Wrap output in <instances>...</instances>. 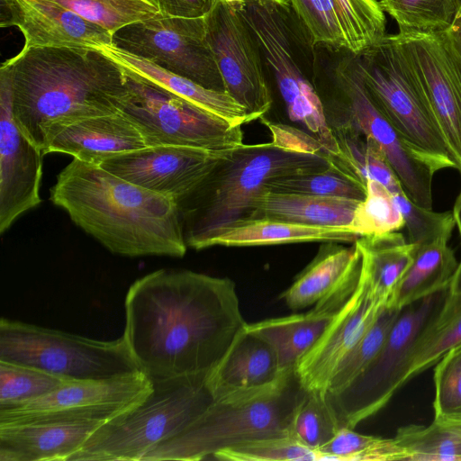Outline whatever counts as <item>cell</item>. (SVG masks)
I'll use <instances>...</instances> for the list:
<instances>
[{"mask_svg": "<svg viewBox=\"0 0 461 461\" xmlns=\"http://www.w3.org/2000/svg\"><path fill=\"white\" fill-rule=\"evenodd\" d=\"M340 428L327 394L305 390L292 417L289 435L319 452Z\"/></svg>", "mask_w": 461, "mask_h": 461, "instance_id": "e575fe53", "label": "cell"}, {"mask_svg": "<svg viewBox=\"0 0 461 461\" xmlns=\"http://www.w3.org/2000/svg\"><path fill=\"white\" fill-rule=\"evenodd\" d=\"M230 151L172 145L146 147L110 157L98 166L179 203L205 181Z\"/></svg>", "mask_w": 461, "mask_h": 461, "instance_id": "9a60e30c", "label": "cell"}, {"mask_svg": "<svg viewBox=\"0 0 461 461\" xmlns=\"http://www.w3.org/2000/svg\"><path fill=\"white\" fill-rule=\"evenodd\" d=\"M448 290L452 293H461V260L458 263L457 270L451 281Z\"/></svg>", "mask_w": 461, "mask_h": 461, "instance_id": "f907efd6", "label": "cell"}, {"mask_svg": "<svg viewBox=\"0 0 461 461\" xmlns=\"http://www.w3.org/2000/svg\"><path fill=\"white\" fill-rule=\"evenodd\" d=\"M4 64L14 121L42 152L59 129L120 112L130 93L123 68L98 48L23 47Z\"/></svg>", "mask_w": 461, "mask_h": 461, "instance_id": "7a4b0ae2", "label": "cell"}, {"mask_svg": "<svg viewBox=\"0 0 461 461\" xmlns=\"http://www.w3.org/2000/svg\"><path fill=\"white\" fill-rule=\"evenodd\" d=\"M123 337L150 380L209 375L246 321L235 283L185 269H159L129 287Z\"/></svg>", "mask_w": 461, "mask_h": 461, "instance_id": "6da1fadb", "label": "cell"}, {"mask_svg": "<svg viewBox=\"0 0 461 461\" xmlns=\"http://www.w3.org/2000/svg\"><path fill=\"white\" fill-rule=\"evenodd\" d=\"M146 147L139 130L118 112L82 119L59 129L47 140L43 153H65L99 165L110 157Z\"/></svg>", "mask_w": 461, "mask_h": 461, "instance_id": "603a6c76", "label": "cell"}, {"mask_svg": "<svg viewBox=\"0 0 461 461\" xmlns=\"http://www.w3.org/2000/svg\"><path fill=\"white\" fill-rule=\"evenodd\" d=\"M330 156L287 150L272 141L230 150L178 203L186 245L198 249L216 231L247 219L252 202L273 179L325 169Z\"/></svg>", "mask_w": 461, "mask_h": 461, "instance_id": "277c9868", "label": "cell"}, {"mask_svg": "<svg viewBox=\"0 0 461 461\" xmlns=\"http://www.w3.org/2000/svg\"><path fill=\"white\" fill-rule=\"evenodd\" d=\"M348 228L319 227L271 219H244L205 239L198 249L212 246L246 247L303 242H355Z\"/></svg>", "mask_w": 461, "mask_h": 461, "instance_id": "484cf974", "label": "cell"}, {"mask_svg": "<svg viewBox=\"0 0 461 461\" xmlns=\"http://www.w3.org/2000/svg\"><path fill=\"white\" fill-rule=\"evenodd\" d=\"M230 5H232L233 7L235 8H240L245 2L246 0H221Z\"/></svg>", "mask_w": 461, "mask_h": 461, "instance_id": "f5cc1de1", "label": "cell"}, {"mask_svg": "<svg viewBox=\"0 0 461 461\" xmlns=\"http://www.w3.org/2000/svg\"><path fill=\"white\" fill-rule=\"evenodd\" d=\"M435 420V419H434ZM440 420L455 430H456L459 434H461V418L456 419H448V420Z\"/></svg>", "mask_w": 461, "mask_h": 461, "instance_id": "816d5d0a", "label": "cell"}, {"mask_svg": "<svg viewBox=\"0 0 461 461\" xmlns=\"http://www.w3.org/2000/svg\"><path fill=\"white\" fill-rule=\"evenodd\" d=\"M44 154L19 128L12 110V80L5 64L0 68V233L36 206Z\"/></svg>", "mask_w": 461, "mask_h": 461, "instance_id": "2e32d148", "label": "cell"}, {"mask_svg": "<svg viewBox=\"0 0 461 461\" xmlns=\"http://www.w3.org/2000/svg\"><path fill=\"white\" fill-rule=\"evenodd\" d=\"M458 263L447 241L416 245L411 262L387 307L402 310L428 296L447 290Z\"/></svg>", "mask_w": 461, "mask_h": 461, "instance_id": "83f0119b", "label": "cell"}, {"mask_svg": "<svg viewBox=\"0 0 461 461\" xmlns=\"http://www.w3.org/2000/svg\"><path fill=\"white\" fill-rule=\"evenodd\" d=\"M366 198L357 205L349 229L358 236L399 231L404 228L393 194L381 183L368 179Z\"/></svg>", "mask_w": 461, "mask_h": 461, "instance_id": "60d3db41", "label": "cell"}, {"mask_svg": "<svg viewBox=\"0 0 461 461\" xmlns=\"http://www.w3.org/2000/svg\"><path fill=\"white\" fill-rule=\"evenodd\" d=\"M411 64L461 175V80L438 33L399 32Z\"/></svg>", "mask_w": 461, "mask_h": 461, "instance_id": "e0dca14e", "label": "cell"}, {"mask_svg": "<svg viewBox=\"0 0 461 461\" xmlns=\"http://www.w3.org/2000/svg\"><path fill=\"white\" fill-rule=\"evenodd\" d=\"M362 201L264 191L252 202L247 219L348 228Z\"/></svg>", "mask_w": 461, "mask_h": 461, "instance_id": "4316f807", "label": "cell"}, {"mask_svg": "<svg viewBox=\"0 0 461 461\" xmlns=\"http://www.w3.org/2000/svg\"><path fill=\"white\" fill-rule=\"evenodd\" d=\"M113 35L120 29L155 17L152 0H54Z\"/></svg>", "mask_w": 461, "mask_h": 461, "instance_id": "d590c367", "label": "cell"}, {"mask_svg": "<svg viewBox=\"0 0 461 461\" xmlns=\"http://www.w3.org/2000/svg\"><path fill=\"white\" fill-rule=\"evenodd\" d=\"M304 393L294 370L267 386L215 397L199 417L142 461L203 460L245 442L290 436L292 417Z\"/></svg>", "mask_w": 461, "mask_h": 461, "instance_id": "5b68a950", "label": "cell"}, {"mask_svg": "<svg viewBox=\"0 0 461 461\" xmlns=\"http://www.w3.org/2000/svg\"><path fill=\"white\" fill-rule=\"evenodd\" d=\"M213 458L226 461H299L323 460V456L291 436H282L245 442L219 451Z\"/></svg>", "mask_w": 461, "mask_h": 461, "instance_id": "b9f144b4", "label": "cell"}, {"mask_svg": "<svg viewBox=\"0 0 461 461\" xmlns=\"http://www.w3.org/2000/svg\"><path fill=\"white\" fill-rule=\"evenodd\" d=\"M0 361L39 368L73 381L141 372L123 337L101 340L2 317Z\"/></svg>", "mask_w": 461, "mask_h": 461, "instance_id": "ba28073f", "label": "cell"}, {"mask_svg": "<svg viewBox=\"0 0 461 461\" xmlns=\"http://www.w3.org/2000/svg\"><path fill=\"white\" fill-rule=\"evenodd\" d=\"M99 49L123 69L193 103L232 125L242 126L252 122L245 108L227 92L206 88L113 45Z\"/></svg>", "mask_w": 461, "mask_h": 461, "instance_id": "d4e9b609", "label": "cell"}, {"mask_svg": "<svg viewBox=\"0 0 461 461\" xmlns=\"http://www.w3.org/2000/svg\"><path fill=\"white\" fill-rule=\"evenodd\" d=\"M337 243L321 246L313 260L281 294L287 307L301 310L314 305L346 275L358 250L355 245L347 248Z\"/></svg>", "mask_w": 461, "mask_h": 461, "instance_id": "f546056e", "label": "cell"}, {"mask_svg": "<svg viewBox=\"0 0 461 461\" xmlns=\"http://www.w3.org/2000/svg\"><path fill=\"white\" fill-rule=\"evenodd\" d=\"M361 263L359 251L342 279L312 310L246 323L248 331L263 339L273 348L281 373L295 369L298 361L317 342L350 297L358 283Z\"/></svg>", "mask_w": 461, "mask_h": 461, "instance_id": "d6986e66", "label": "cell"}, {"mask_svg": "<svg viewBox=\"0 0 461 461\" xmlns=\"http://www.w3.org/2000/svg\"><path fill=\"white\" fill-rule=\"evenodd\" d=\"M123 70L130 93L120 113L139 130L147 147L185 146L221 152L243 144L241 126Z\"/></svg>", "mask_w": 461, "mask_h": 461, "instance_id": "30bf717a", "label": "cell"}, {"mask_svg": "<svg viewBox=\"0 0 461 461\" xmlns=\"http://www.w3.org/2000/svg\"><path fill=\"white\" fill-rule=\"evenodd\" d=\"M331 130L339 149L338 156L330 155L331 164L365 185L372 179L384 185L392 194L403 191L386 157L373 140L348 128L332 127Z\"/></svg>", "mask_w": 461, "mask_h": 461, "instance_id": "4dcf8cb0", "label": "cell"}, {"mask_svg": "<svg viewBox=\"0 0 461 461\" xmlns=\"http://www.w3.org/2000/svg\"><path fill=\"white\" fill-rule=\"evenodd\" d=\"M385 307L375 298L360 271L358 283L350 297L295 366L296 375L304 390L327 394L342 360Z\"/></svg>", "mask_w": 461, "mask_h": 461, "instance_id": "ac0fdd59", "label": "cell"}, {"mask_svg": "<svg viewBox=\"0 0 461 461\" xmlns=\"http://www.w3.org/2000/svg\"><path fill=\"white\" fill-rule=\"evenodd\" d=\"M399 32L441 33L452 23L459 0H379Z\"/></svg>", "mask_w": 461, "mask_h": 461, "instance_id": "8d00e7d4", "label": "cell"}, {"mask_svg": "<svg viewBox=\"0 0 461 461\" xmlns=\"http://www.w3.org/2000/svg\"><path fill=\"white\" fill-rule=\"evenodd\" d=\"M448 289L405 307L370 365L342 391L327 398L340 427L354 429L377 413L406 383L420 335L442 305Z\"/></svg>", "mask_w": 461, "mask_h": 461, "instance_id": "8fae6325", "label": "cell"}, {"mask_svg": "<svg viewBox=\"0 0 461 461\" xmlns=\"http://www.w3.org/2000/svg\"><path fill=\"white\" fill-rule=\"evenodd\" d=\"M0 26H16L23 47L101 48L113 35L54 0H0Z\"/></svg>", "mask_w": 461, "mask_h": 461, "instance_id": "ffe728a7", "label": "cell"}, {"mask_svg": "<svg viewBox=\"0 0 461 461\" xmlns=\"http://www.w3.org/2000/svg\"><path fill=\"white\" fill-rule=\"evenodd\" d=\"M73 381L46 371L0 361V411L40 398Z\"/></svg>", "mask_w": 461, "mask_h": 461, "instance_id": "f35d334b", "label": "cell"}, {"mask_svg": "<svg viewBox=\"0 0 461 461\" xmlns=\"http://www.w3.org/2000/svg\"><path fill=\"white\" fill-rule=\"evenodd\" d=\"M452 212H453L456 227L458 230V234H459V237L461 240V190H460L459 194L456 197Z\"/></svg>", "mask_w": 461, "mask_h": 461, "instance_id": "681fc988", "label": "cell"}, {"mask_svg": "<svg viewBox=\"0 0 461 461\" xmlns=\"http://www.w3.org/2000/svg\"><path fill=\"white\" fill-rule=\"evenodd\" d=\"M434 368V419L461 418V344L447 351Z\"/></svg>", "mask_w": 461, "mask_h": 461, "instance_id": "ee69618b", "label": "cell"}, {"mask_svg": "<svg viewBox=\"0 0 461 461\" xmlns=\"http://www.w3.org/2000/svg\"><path fill=\"white\" fill-rule=\"evenodd\" d=\"M209 375L155 380L137 404L103 423L69 461H142L211 404Z\"/></svg>", "mask_w": 461, "mask_h": 461, "instance_id": "8992f818", "label": "cell"}, {"mask_svg": "<svg viewBox=\"0 0 461 461\" xmlns=\"http://www.w3.org/2000/svg\"><path fill=\"white\" fill-rule=\"evenodd\" d=\"M262 122L272 134V142L276 146L292 151L330 156L323 145L312 134L298 128L262 118Z\"/></svg>", "mask_w": 461, "mask_h": 461, "instance_id": "f6af8a7d", "label": "cell"}, {"mask_svg": "<svg viewBox=\"0 0 461 461\" xmlns=\"http://www.w3.org/2000/svg\"><path fill=\"white\" fill-rule=\"evenodd\" d=\"M151 388L152 382L142 372L69 381L40 398L0 411V426L32 420H108L137 404Z\"/></svg>", "mask_w": 461, "mask_h": 461, "instance_id": "4fadbf2b", "label": "cell"}, {"mask_svg": "<svg viewBox=\"0 0 461 461\" xmlns=\"http://www.w3.org/2000/svg\"><path fill=\"white\" fill-rule=\"evenodd\" d=\"M333 83L334 96L323 104L330 128H348L373 140L386 157L409 199L432 209V179L438 169L403 140L375 105L356 56L349 54L337 64Z\"/></svg>", "mask_w": 461, "mask_h": 461, "instance_id": "9c48e42d", "label": "cell"}, {"mask_svg": "<svg viewBox=\"0 0 461 461\" xmlns=\"http://www.w3.org/2000/svg\"><path fill=\"white\" fill-rule=\"evenodd\" d=\"M461 344V293L447 294L437 314L422 330L413 348L406 382L435 365Z\"/></svg>", "mask_w": 461, "mask_h": 461, "instance_id": "1f68e13d", "label": "cell"}, {"mask_svg": "<svg viewBox=\"0 0 461 461\" xmlns=\"http://www.w3.org/2000/svg\"><path fill=\"white\" fill-rule=\"evenodd\" d=\"M405 453V460L461 461V434L433 420L428 425H407L393 437Z\"/></svg>", "mask_w": 461, "mask_h": 461, "instance_id": "d6a6232c", "label": "cell"}, {"mask_svg": "<svg viewBox=\"0 0 461 461\" xmlns=\"http://www.w3.org/2000/svg\"><path fill=\"white\" fill-rule=\"evenodd\" d=\"M312 42L359 56L385 36L376 0H310L301 20Z\"/></svg>", "mask_w": 461, "mask_h": 461, "instance_id": "44dd1931", "label": "cell"}, {"mask_svg": "<svg viewBox=\"0 0 461 461\" xmlns=\"http://www.w3.org/2000/svg\"><path fill=\"white\" fill-rule=\"evenodd\" d=\"M455 67L461 80V0L451 25L443 32L438 33Z\"/></svg>", "mask_w": 461, "mask_h": 461, "instance_id": "7dc6e473", "label": "cell"}, {"mask_svg": "<svg viewBox=\"0 0 461 461\" xmlns=\"http://www.w3.org/2000/svg\"><path fill=\"white\" fill-rule=\"evenodd\" d=\"M375 105L403 140L440 170L456 168L424 89L396 34L356 56Z\"/></svg>", "mask_w": 461, "mask_h": 461, "instance_id": "52a82bcc", "label": "cell"}, {"mask_svg": "<svg viewBox=\"0 0 461 461\" xmlns=\"http://www.w3.org/2000/svg\"><path fill=\"white\" fill-rule=\"evenodd\" d=\"M204 21L206 39L225 91L245 108L252 121L262 118L273 100L260 48L248 23L237 8L221 0Z\"/></svg>", "mask_w": 461, "mask_h": 461, "instance_id": "5bb4252c", "label": "cell"}, {"mask_svg": "<svg viewBox=\"0 0 461 461\" xmlns=\"http://www.w3.org/2000/svg\"><path fill=\"white\" fill-rule=\"evenodd\" d=\"M284 374L273 348L244 326L209 374L207 385L215 398L267 386Z\"/></svg>", "mask_w": 461, "mask_h": 461, "instance_id": "cb8c5ba5", "label": "cell"}, {"mask_svg": "<svg viewBox=\"0 0 461 461\" xmlns=\"http://www.w3.org/2000/svg\"><path fill=\"white\" fill-rule=\"evenodd\" d=\"M402 311L390 307L382 310L372 326L339 366L330 381L328 394L342 391L365 371L380 351Z\"/></svg>", "mask_w": 461, "mask_h": 461, "instance_id": "74e56055", "label": "cell"}, {"mask_svg": "<svg viewBox=\"0 0 461 461\" xmlns=\"http://www.w3.org/2000/svg\"><path fill=\"white\" fill-rule=\"evenodd\" d=\"M264 191L363 201L366 186L338 167L270 181Z\"/></svg>", "mask_w": 461, "mask_h": 461, "instance_id": "836d02e7", "label": "cell"}, {"mask_svg": "<svg viewBox=\"0 0 461 461\" xmlns=\"http://www.w3.org/2000/svg\"><path fill=\"white\" fill-rule=\"evenodd\" d=\"M113 45L206 88L226 92L206 39L204 17L158 14L117 31Z\"/></svg>", "mask_w": 461, "mask_h": 461, "instance_id": "7c38bea8", "label": "cell"}, {"mask_svg": "<svg viewBox=\"0 0 461 461\" xmlns=\"http://www.w3.org/2000/svg\"><path fill=\"white\" fill-rule=\"evenodd\" d=\"M402 212L407 240L421 245L449 240L456 226L453 212H438L413 203L405 193L393 194Z\"/></svg>", "mask_w": 461, "mask_h": 461, "instance_id": "7bdbcfd3", "label": "cell"}, {"mask_svg": "<svg viewBox=\"0 0 461 461\" xmlns=\"http://www.w3.org/2000/svg\"><path fill=\"white\" fill-rule=\"evenodd\" d=\"M106 420H32L0 426V461H69Z\"/></svg>", "mask_w": 461, "mask_h": 461, "instance_id": "7402d4cb", "label": "cell"}, {"mask_svg": "<svg viewBox=\"0 0 461 461\" xmlns=\"http://www.w3.org/2000/svg\"><path fill=\"white\" fill-rule=\"evenodd\" d=\"M354 244L361 253V272L372 293L387 307L416 245L398 231L360 236Z\"/></svg>", "mask_w": 461, "mask_h": 461, "instance_id": "f1b7e54d", "label": "cell"}, {"mask_svg": "<svg viewBox=\"0 0 461 461\" xmlns=\"http://www.w3.org/2000/svg\"><path fill=\"white\" fill-rule=\"evenodd\" d=\"M319 452L323 456V460H405V453L394 438L365 435L347 427L340 428Z\"/></svg>", "mask_w": 461, "mask_h": 461, "instance_id": "ab89813d", "label": "cell"}, {"mask_svg": "<svg viewBox=\"0 0 461 461\" xmlns=\"http://www.w3.org/2000/svg\"><path fill=\"white\" fill-rule=\"evenodd\" d=\"M296 14V16L301 21L304 16L306 9L308 7V4L310 0H287Z\"/></svg>", "mask_w": 461, "mask_h": 461, "instance_id": "c3c4849f", "label": "cell"}, {"mask_svg": "<svg viewBox=\"0 0 461 461\" xmlns=\"http://www.w3.org/2000/svg\"><path fill=\"white\" fill-rule=\"evenodd\" d=\"M164 16L181 18L205 17L218 0H152Z\"/></svg>", "mask_w": 461, "mask_h": 461, "instance_id": "bcb514c9", "label": "cell"}, {"mask_svg": "<svg viewBox=\"0 0 461 461\" xmlns=\"http://www.w3.org/2000/svg\"><path fill=\"white\" fill-rule=\"evenodd\" d=\"M50 201L113 254L182 258L187 249L178 203L98 165L74 158L57 176Z\"/></svg>", "mask_w": 461, "mask_h": 461, "instance_id": "3957f363", "label": "cell"}]
</instances>
